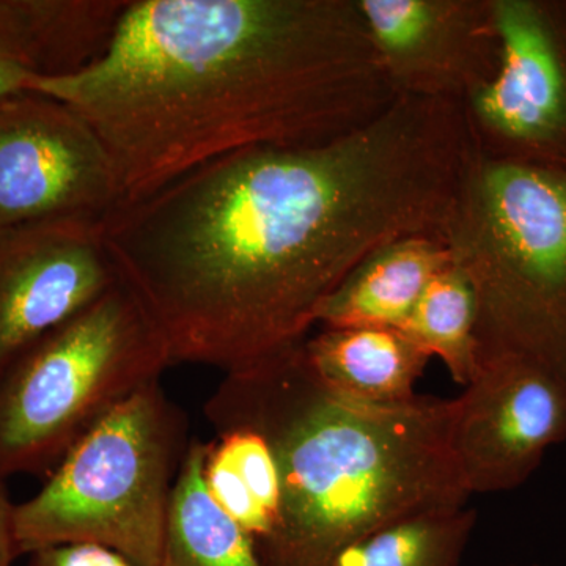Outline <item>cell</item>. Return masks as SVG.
Instances as JSON below:
<instances>
[{
  "label": "cell",
  "instance_id": "obj_1",
  "mask_svg": "<svg viewBox=\"0 0 566 566\" xmlns=\"http://www.w3.org/2000/svg\"><path fill=\"white\" fill-rule=\"evenodd\" d=\"M475 155L464 104L397 96L335 139L232 153L102 221L174 364L232 371L301 344L376 249L444 229Z\"/></svg>",
  "mask_w": 566,
  "mask_h": 566
},
{
  "label": "cell",
  "instance_id": "obj_2",
  "mask_svg": "<svg viewBox=\"0 0 566 566\" xmlns=\"http://www.w3.org/2000/svg\"><path fill=\"white\" fill-rule=\"evenodd\" d=\"M28 91L92 126L122 202L232 153L344 136L397 98L356 0H128L98 61Z\"/></svg>",
  "mask_w": 566,
  "mask_h": 566
},
{
  "label": "cell",
  "instance_id": "obj_3",
  "mask_svg": "<svg viewBox=\"0 0 566 566\" xmlns=\"http://www.w3.org/2000/svg\"><path fill=\"white\" fill-rule=\"evenodd\" d=\"M303 342L227 371L205 405L216 431L251 428L273 450L281 515L259 547L264 565L335 566L400 517L468 505L450 441L455 398L354 401L315 375Z\"/></svg>",
  "mask_w": 566,
  "mask_h": 566
},
{
  "label": "cell",
  "instance_id": "obj_4",
  "mask_svg": "<svg viewBox=\"0 0 566 566\" xmlns=\"http://www.w3.org/2000/svg\"><path fill=\"white\" fill-rule=\"evenodd\" d=\"M439 237L475 294L479 357L566 379V172L479 150Z\"/></svg>",
  "mask_w": 566,
  "mask_h": 566
},
{
  "label": "cell",
  "instance_id": "obj_5",
  "mask_svg": "<svg viewBox=\"0 0 566 566\" xmlns=\"http://www.w3.org/2000/svg\"><path fill=\"white\" fill-rule=\"evenodd\" d=\"M189 444L161 379L140 387L71 447L39 493L14 505L20 556L92 543L136 566H159Z\"/></svg>",
  "mask_w": 566,
  "mask_h": 566
},
{
  "label": "cell",
  "instance_id": "obj_6",
  "mask_svg": "<svg viewBox=\"0 0 566 566\" xmlns=\"http://www.w3.org/2000/svg\"><path fill=\"white\" fill-rule=\"evenodd\" d=\"M169 365L158 323L118 282L0 376V479L51 472L93 424Z\"/></svg>",
  "mask_w": 566,
  "mask_h": 566
},
{
  "label": "cell",
  "instance_id": "obj_7",
  "mask_svg": "<svg viewBox=\"0 0 566 566\" xmlns=\"http://www.w3.org/2000/svg\"><path fill=\"white\" fill-rule=\"evenodd\" d=\"M501 61L464 103L476 150L566 172V0H493Z\"/></svg>",
  "mask_w": 566,
  "mask_h": 566
},
{
  "label": "cell",
  "instance_id": "obj_8",
  "mask_svg": "<svg viewBox=\"0 0 566 566\" xmlns=\"http://www.w3.org/2000/svg\"><path fill=\"white\" fill-rule=\"evenodd\" d=\"M120 202L109 153L77 112L29 91L0 102V229L102 222Z\"/></svg>",
  "mask_w": 566,
  "mask_h": 566
},
{
  "label": "cell",
  "instance_id": "obj_9",
  "mask_svg": "<svg viewBox=\"0 0 566 566\" xmlns=\"http://www.w3.org/2000/svg\"><path fill=\"white\" fill-rule=\"evenodd\" d=\"M450 441L471 495L524 485L566 441V379L517 354L479 357L455 398Z\"/></svg>",
  "mask_w": 566,
  "mask_h": 566
},
{
  "label": "cell",
  "instance_id": "obj_10",
  "mask_svg": "<svg viewBox=\"0 0 566 566\" xmlns=\"http://www.w3.org/2000/svg\"><path fill=\"white\" fill-rule=\"evenodd\" d=\"M395 96L465 103L501 61L493 0H356Z\"/></svg>",
  "mask_w": 566,
  "mask_h": 566
},
{
  "label": "cell",
  "instance_id": "obj_11",
  "mask_svg": "<svg viewBox=\"0 0 566 566\" xmlns=\"http://www.w3.org/2000/svg\"><path fill=\"white\" fill-rule=\"evenodd\" d=\"M120 281L102 222L73 219L0 229V376Z\"/></svg>",
  "mask_w": 566,
  "mask_h": 566
},
{
  "label": "cell",
  "instance_id": "obj_12",
  "mask_svg": "<svg viewBox=\"0 0 566 566\" xmlns=\"http://www.w3.org/2000/svg\"><path fill=\"white\" fill-rule=\"evenodd\" d=\"M450 263L452 255L438 234L390 241L346 275L323 304L318 324L326 329H400L428 283Z\"/></svg>",
  "mask_w": 566,
  "mask_h": 566
},
{
  "label": "cell",
  "instance_id": "obj_13",
  "mask_svg": "<svg viewBox=\"0 0 566 566\" xmlns=\"http://www.w3.org/2000/svg\"><path fill=\"white\" fill-rule=\"evenodd\" d=\"M303 348L312 370L331 390L376 406L415 401L416 385L431 360L401 331L385 327H324L305 338Z\"/></svg>",
  "mask_w": 566,
  "mask_h": 566
},
{
  "label": "cell",
  "instance_id": "obj_14",
  "mask_svg": "<svg viewBox=\"0 0 566 566\" xmlns=\"http://www.w3.org/2000/svg\"><path fill=\"white\" fill-rule=\"evenodd\" d=\"M205 452L207 442L192 441L182 458L159 566H266L256 543L208 494Z\"/></svg>",
  "mask_w": 566,
  "mask_h": 566
},
{
  "label": "cell",
  "instance_id": "obj_15",
  "mask_svg": "<svg viewBox=\"0 0 566 566\" xmlns=\"http://www.w3.org/2000/svg\"><path fill=\"white\" fill-rule=\"evenodd\" d=\"M216 434L205 452V488L260 547L281 515V475L273 450L251 428H227Z\"/></svg>",
  "mask_w": 566,
  "mask_h": 566
},
{
  "label": "cell",
  "instance_id": "obj_16",
  "mask_svg": "<svg viewBox=\"0 0 566 566\" xmlns=\"http://www.w3.org/2000/svg\"><path fill=\"white\" fill-rule=\"evenodd\" d=\"M475 523L468 505L412 513L354 543L335 566H461Z\"/></svg>",
  "mask_w": 566,
  "mask_h": 566
},
{
  "label": "cell",
  "instance_id": "obj_17",
  "mask_svg": "<svg viewBox=\"0 0 566 566\" xmlns=\"http://www.w3.org/2000/svg\"><path fill=\"white\" fill-rule=\"evenodd\" d=\"M398 331L431 359L439 357L457 385H469L479 354L476 303L471 283L455 263L428 283Z\"/></svg>",
  "mask_w": 566,
  "mask_h": 566
},
{
  "label": "cell",
  "instance_id": "obj_18",
  "mask_svg": "<svg viewBox=\"0 0 566 566\" xmlns=\"http://www.w3.org/2000/svg\"><path fill=\"white\" fill-rule=\"evenodd\" d=\"M62 0H0V102L33 77L57 76L65 61Z\"/></svg>",
  "mask_w": 566,
  "mask_h": 566
},
{
  "label": "cell",
  "instance_id": "obj_19",
  "mask_svg": "<svg viewBox=\"0 0 566 566\" xmlns=\"http://www.w3.org/2000/svg\"><path fill=\"white\" fill-rule=\"evenodd\" d=\"M29 566H136L117 551L92 543L44 547L31 554Z\"/></svg>",
  "mask_w": 566,
  "mask_h": 566
},
{
  "label": "cell",
  "instance_id": "obj_20",
  "mask_svg": "<svg viewBox=\"0 0 566 566\" xmlns=\"http://www.w3.org/2000/svg\"><path fill=\"white\" fill-rule=\"evenodd\" d=\"M18 551L14 536V504L6 490V480L0 479V566H13Z\"/></svg>",
  "mask_w": 566,
  "mask_h": 566
},
{
  "label": "cell",
  "instance_id": "obj_21",
  "mask_svg": "<svg viewBox=\"0 0 566 566\" xmlns=\"http://www.w3.org/2000/svg\"><path fill=\"white\" fill-rule=\"evenodd\" d=\"M506 566H523V565H506ZM524 566H539V565H524Z\"/></svg>",
  "mask_w": 566,
  "mask_h": 566
}]
</instances>
